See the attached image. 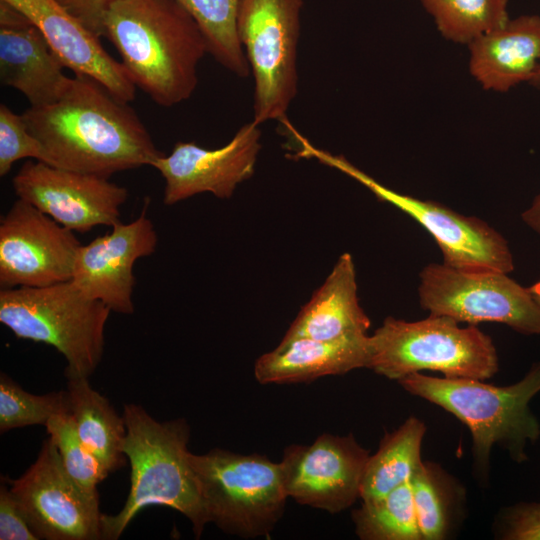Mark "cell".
Segmentation results:
<instances>
[{
    "label": "cell",
    "mask_w": 540,
    "mask_h": 540,
    "mask_svg": "<svg viewBox=\"0 0 540 540\" xmlns=\"http://www.w3.org/2000/svg\"><path fill=\"white\" fill-rule=\"evenodd\" d=\"M24 158L43 161V149L29 131L22 115L0 105V176H6L13 164Z\"/></svg>",
    "instance_id": "obj_30"
},
{
    "label": "cell",
    "mask_w": 540,
    "mask_h": 540,
    "mask_svg": "<svg viewBox=\"0 0 540 540\" xmlns=\"http://www.w3.org/2000/svg\"><path fill=\"white\" fill-rule=\"evenodd\" d=\"M260 139V125L251 121L217 149L177 142L169 155H160L152 164L165 181L164 204L174 205L205 192L231 198L236 187L254 174Z\"/></svg>",
    "instance_id": "obj_15"
},
{
    "label": "cell",
    "mask_w": 540,
    "mask_h": 540,
    "mask_svg": "<svg viewBox=\"0 0 540 540\" xmlns=\"http://www.w3.org/2000/svg\"><path fill=\"white\" fill-rule=\"evenodd\" d=\"M196 21L208 47V53L224 68L240 78L250 67L237 32V14L241 0H175Z\"/></svg>",
    "instance_id": "obj_24"
},
{
    "label": "cell",
    "mask_w": 540,
    "mask_h": 540,
    "mask_svg": "<svg viewBox=\"0 0 540 540\" xmlns=\"http://www.w3.org/2000/svg\"><path fill=\"white\" fill-rule=\"evenodd\" d=\"M352 518L363 540H422L410 481L380 499L363 502Z\"/></svg>",
    "instance_id": "obj_26"
},
{
    "label": "cell",
    "mask_w": 540,
    "mask_h": 540,
    "mask_svg": "<svg viewBox=\"0 0 540 540\" xmlns=\"http://www.w3.org/2000/svg\"><path fill=\"white\" fill-rule=\"evenodd\" d=\"M124 454L131 466V485L116 515L102 514V539L116 540L145 507L167 506L187 517L199 538L208 522L195 473L189 463L190 427L183 418L159 422L142 406L125 404Z\"/></svg>",
    "instance_id": "obj_3"
},
{
    "label": "cell",
    "mask_w": 540,
    "mask_h": 540,
    "mask_svg": "<svg viewBox=\"0 0 540 540\" xmlns=\"http://www.w3.org/2000/svg\"><path fill=\"white\" fill-rule=\"evenodd\" d=\"M102 36L134 85L158 105L171 107L194 93L207 42L175 0H118L104 16Z\"/></svg>",
    "instance_id": "obj_2"
},
{
    "label": "cell",
    "mask_w": 540,
    "mask_h": 540,
    "mask_svg": "<svg viewBox=\"0 0 540 540\" xmlns=\"http://www.w3.org/2000/svg\"><path fill=\"white\" fill-rule=\"evenodd\" d=\"M530 85L540 89V66L536 70L535 74L531 78V80L528 82Z\"/></svg>",
    "instance_id": "obj_36"
},
{
    "label": "cell",
    "mask_w": 540,
    "mask_h": 540,
    "mask_svg": "<svg viewBox=\"0 0 540 540\" xmlns=\"http://www.w3.org/2000/svg\"><path fill=\"white\" fill-rule=\"evenodd\" d=\"M458 323L434 314L414 322L387 317L369 337L367 368L397 381L423 370L447 378H490L498 369L491 338L473 324Z\"/></svg>",
    "instance_id": "obj_6"
},
{
    "label": "cell",
    "mask_w": 540,
    "mask_h": 540,
    "mask_svg": "<svg viewBox=\"0 0 540 540\" xmlns=\"http://www.w3.org/2000/svg\"><path fill=\"white\" fill-rule=\"evenodd\" d=\"M521 217L526 225L540 235V194L535 197L530 207L522 213Z\"/></svg>",
    "instance_id": "obj_34"
},
{
    "label": "cell",
    "mask_w": 540,
    "mask_h": 540,
    "mask_svg": "<svg viewBox=\"0 0 540 540\" xmlns=\"http://www.w3.org/2000/svg\"><path fill=\"white\" fill-rule=\"evenodd\" d=\"M24 14L44 35L63 65L89 76L125 102L135 99L136 86L121 62L103 48L100 37L87 29L57 0H3Z\"/></svg>",
    "instance_id": "obj_17"
},
{
    "label": "cell",
    "mask_w": 540,
    "mask_h": 540,
    "mask_svg": "<svg viewBox=\"0 0 540 540\" xmlns=\"http://www.w3.org/2000/svg\"><path fill=\"white\" fill-rule=\"evenodd\" d=\"M370 319L359 304L353 258L343 253L301 308L282 340L336 341L368 336Z\"/></svg>",
    "instance_id": "obj_20"
},
{
    "label": "cell",
    "mask_w": 540,
    "mask_h": 540,
    "mask_svg": "<svg viewBox=\"0 0 540 540\" xmlns=\"http://www.w3.org/2000/svg\"><path fill=\"white\" fill-rule=\"evenodd\" d=\"M413 503L423 540H440L447 531V510L431 467L421 462L410 479Z\"/></svg>",
    "instance_id": "obj_29"
},
{
    "label": "cell",
    "mask_w": 540,
    "mask_h": 540,
    "mask_svg": "<svg viewBox=\"0 0 540 540\" xmlns=\"http://www.w3.org/2000/svg\"><path fill=\"white\" fill-rule=\"evenodd\" d=\"M469 70L485 89L507 92L540 66V15H521L468 44Z\"/></svg>",
    "instance_id": "obj_19"
},
{
    "label": "cell",
    "mask_w": 540,
    "mask_h": 540,
    "mask_svg": "<svg viewBox=\"0 0 540 540\" xmlns=\"http://www.w3.org/2000/svg\"><path fill=\"white\" fill-rule=\"evenodd\" d=\"M425 425L408 418L397 430L386 434L378 451L370 456L363 473L360 498L371 502L410 481L422 462L420 452Z\"/></svg>",
    "instance_id": "obj_23"
},
{
    "label": "cell",
    "mask_w": 540,
    "mask_h": 540,
    "mask_svg": "<svg viewBox=\"0 0 540 540\" xmlns=\"http://www.w3.org/2000/svg\"><path fill=\"white\" fill-rule=\"evenodd\" d=\"M369 337L336 341L281 340L274 350L257 359L255 378L261 384L299 383L367 368Z\"/></svg>",
    "instance_id": "obj_21"
},
{
    "label": "cell",
    "mask_w": 540,
    "mask_h": 540,
    "mask_svg": "<svg viewBox=\"0 0 540 540\" xmlns=\"http://www.w3.org/2000/svg\"><path fill=\"white\" fill-rule=\"evenodd\" d=\"M65 66L42 32L20 11L0 0V81L21 92L30 107L57 101L69 85Z\"/></svg>",
    "instance_id": "obj_18"
},
{
    "label": "cell",
    "mask_w": 540,
    "mask_h": 540,
    "mask_svg": "<svg viewBox=\"0 0 540 540\" xmlns=\"http://www.w3.org/2000/svg\"><path fill=\"white\" fill-rule=\"evenodd\" d=\"M208 522L243 538L268 535L283 515L288 498L280 463L259 454L220 448L189 452Z\"/></svg>",
    "instance_id": "obj_7"
},
{
    "label": "cell",
    "mask_w": 540,
    "mask_h": 540,
    "mask_svg": "<svg viewBox=\"0 0 540 540\" xmlns=\"http://www.w3.org/2000/svg\"><path fill=\"white\" fill-rule=\"evenodd\" d=\"M409 393L424 398L460 419L471 431L477 463L485 466L494 443L517 462L527 459L524 448L540 435L529 403L540 392V362L519 382L498 387L472 378H436L419 372L398 380Z\"/></svg>",
    "instance_id": "obj_4"
},
{
    "label": "cell",
    "mask_w": 540,
    "mask_h": 540,
    "mask_svg": "<svg viewBox=\"0 0 540 540\" xmlns=\"http://www.w3.org/2000/svg\"><path fill=\"white\" fill-rule=\"evenodd\" d=\"M80 246L72 230L18 198L0 219V288L70 281Z\"/></svg>",
    "instance_id": "obj_11"
},
{
    "label": "cell",
    "mask_w": 540,
    "mask_h": 540,
    "mask_svg": "<svg viewBox=\"0 0 540 540\" xmlns=\"http://www.w3.org/2000/svg\"><path fill=\"white\" fill-rule=\"evenodd\" d=\"M303 0H241L237 32L254 78L252 121L285 120L298 85Z\"/></svg>",
    "instance_id": "obj_8"
},
{
    "label": "cell",
    "mask_w": 540,
    "mask_h": 540,
    "mask_svg": "<svg viewBox=\"0 0 540 540\" xmlns=\"http://www.w3.org/2000/svg\"><path fill=\"white\" fill-rule=\"evenodd\" d=\"M69 413L80 439L109 473L126 463L123 448L127 428L109 400L86 377L67 378Z\"/></svg>",
    "instance_id": "obj_22"
},
{
    "label": "cell",
    "mask_w": 540,
    "mask_h": 540,
    "mask_svg": "<svg viewBox=\"0 0 540 540\" xmlns=\"http://www.w3.org/2000/svg\"><path fill=\"white\" fill-rule=\"evenodd\" d=\"M441 35L469 44L504 25L509 19L508 0H420Z\"/></svg>",
    "instance_id": "obj_25"
},
{
    "label": "cell",
    "mask_w": 540,
    "mask_h": 540,
    "mask_svg": "<svg viewBox=\"0 0 540 540\" xmlns=\"http://www.w3.org/2000/svg\"><path fill=\"white\" fill-rule=\"evenodd\" d=\"M369 457L351 434L323 433L311 445H290L279 462L286 494L301 505L341 512L360 497Z\"/></svg>",
    "instance_id": "obj_14"
},
{
    "label": "cell",
    "mask_w": 540,
    "mask_h": 540,
    "mask_svg": "<svg viewBox=\"0 0 540 540\" xmlns=\"http://www.w3.org/2000/svg\"><path fill=\"white\" fill-rule=\"evenodd\" d=\"M501 536L508 540H540V502L509 508L501 521Z\"/></svg>",
    "instance_id": "obj_32"
},
{
    "label": "cell",
    "mask_w": 540,
    "mask_h": 540,
    "mask_svg": "<svg viewBox=\"0 0 540 540\" xmlns=\"http://www.w3.org/2000/svg\"><path fill=\"white\" fill-rule=\"evenodd\" d=\"M87 29L102 37L103 19L108 9L118 0H57Z\"/></svg>",
    "instance_id": "obj_33"
},
{
    "label": "cell",
    "mask_w": 540,
    "mask_h": 540,
    "mask_svg": "<svg viewBox=\"0 0 540 540\" xmlns=\"http://www.w3.org/2000/svg\"><path fill=\"white\" fill-rule=\"evenodd\" d=\"M54 441L65 470L86 492L98 494L97 485L109 474L97 457L80 439L70 413L58 414L45 425Z\"/></svg>",
    "instance_id": "obj_28"
},
{
    "label": "cell",
    "mask_w": 540,
    "mask_h": 540,
    "mask_svg": "<svg viewBox=\"0 0 540 540\" xmlns=\"http://www.w3.org/2000/svg\"><path fill=\"white\" fill-rule=\"evenodd\" d=\"M528 290L534 300L540 305V281L528 287Z\"/></svg>",
    "instance_id": "obj_35"
},
{
    "label": "cell",
    "mask_w": 540,
    "mask_h": 540,
    "mask_svg": "<svg viewBox=\"0 0 540 540\" xmlns=\"http://www.w3.org/2000/svg\"><path fill=\"white\" fill-rule=\"evenodd\" d=\"M69 413L67 391L35 395L25 391L7 374L0 375V432L32 425H46L55 415Z\"/></svg>",
    "instance_id": "obj_27"
},
{
    "label": "cell",
    "mask_w": 540,
    "mask_h": 540,
    "mask_svg": "<svg viewBox=\"0 0 540 540\" xmlns=\"http://www.w3.org/2000/svg\"><path fill=\"white\" fill-rule=\"evenodd\" d=\"M421 306L457 322H499L523 334H540V305L507 273L461 270L431 263L420 272Z\"/></svg>",
    "instance_id": "obj_9"
},
{
    "label": "cell",
    "mask_w": 540,
    "mask_h": 540,
    "mask_svg": "<svg viewBox=\"0 0 540 540\" xmlns=\"http://www.w3.org/2000/svg\"><path fill=\"white\" fill-rule=\"evenodd\" d=\"M111 312L72 280L0 290V322L19 339L53 346L67 362L66 378H89L94 373Z\"/></svg>",
    "instance_id": "obj_5"
},
{
    "label": "cell",
    "mask_w": 540,
    "mask_h": 540,
    "mask_svg": "<svg viewBox=\"0 0 540 540\" xmlns=\"http://www.w3.org/2000/svg\"><path fill=\"white\" fill-rule=\"evenodd\" d=\"M22 116L41 143L42 162L57 168L109 178L162 155L128 102L86 75L75 74L57 101Z\"/></svg>",
    "instance_id": "obj_1"
},
{
    "label": "cell",
    "mask_w": 540,
    "mask_h": 540,
    "mask_svg": "<svg viewBox=\"0 0 540 540\" xmlns=\"http://www.w3.org/2000/svg\"><path fill=\"white\" fill-rule=\"evenodd\" d=\"M7 477H1L0 486V539L39 540L32 530L27 516L7 486Z\"/></svg>",
    "instance_id": "obj_31"
},
{
    "label": "cell",
    "mask_w": 540,
    "mask_h": 540,
    "mask_svg": "<svg viewBox=\"0 0 540 540\" xmlns=\"http://www.w3.org/2000/svg\"><path fill=\"white\" fill-rule=\"evenodd\" d=\"M18 198L73 232H88L120 221L128 190L109 178L25 162L12 179Z\"/></svg>",
    "instance_id": "obj_12"
},
{
    "label": "cell",
    "mask_w": 540,
    "mask_h": 540,
    "mask_svg": "<svg viewBox=\"0 0 540 540\" xmlns=\"http://www.w3.org/2000/svg\"><path fill=\"white\" fill-rule=\"evenodd\" d=\"M336 164L427 230L442 252L443 264L461 270L507 274L513 271V256L507 241L483 220L459 214L434 201L395 192L341 159Z\"/></svg>",
    "instance_id": "obj_13"
},
{
    "label": "cell",
    "mask_w": 540,
    "mask_h": 540,
    "mask_svg": "<svg viewBox=\"0 0 540 540\" xmlns=\"http://www.w3.org/2000/svg\"><path fill=\"white\" fill-rule=\"evenodd\" d=\"M8 482L39 539H102L99 495L70 477L50 436L26 472Z\"/></svg>",
    "instance_id": "obj_10"
},
{
    "label": "cell",
    "mask_w": 540,
    "mask_h": 540,
    "mask_svg": "<svg viewBox=\"0 0 540 540\" xmlns=\"http://www.w3.org/2000/svg\"><path fill=\"white\" fill-rule=\"evenodd\" d=\"M148 201L135 220L115 223L110 232L81 245L76 255L71 280L112 312H134V265L157 248V232L147 216Z\"/></svg>",
    "instance_id": "obj_16"
}]
</instances>
